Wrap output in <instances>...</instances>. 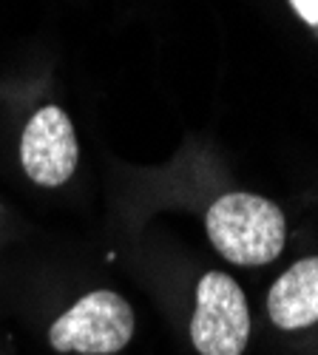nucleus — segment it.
Wrapping results in <instances>:
<instances>
[{
  "instance_id": "nucleus-6",
  "label": "nucleus",
  "mask_w": 318,
  "mask_h": 355,
  "mask_svg": "<svg viewBox=\"0 0 318 355\" xmlns=\"http://www.w3.org/2000/svg\"><path fill=\"white\" fill-rule=\"evenodd\" d=\"M293 9L307 20V23H318V0H290Z\"/></svg>"
},
{
  "instance_id": "nucleus-4",
  "label": "nucleus",
  "mask_w": 318,
  "mask_h": 355,
  "mask_svg": "<svg viewBox=\"0 0 318 355\" xmlns=\"http://www.w3.org/2000/svg\"><path fill=\"white\" fill-rule=\"evenodd\" d=\"M77 137L63 108L46 105L26 123L20 139V159L26 176L43 188H57L71 180L77 168Z\"/></svg>"
},
{
  "instance_id": "nucleus-1",
  "label": "nucleus",
  "mask_w": 318,
  "mask_h": 355,
  "mask_svg": "<svg viewBox=\"0 0 318 355\" xmlns=\"http://www.w3.org/2000/svg\"><path fill=\"white\" fill-rule=\"evenodd\" d=\"M205 227L211 245L239 268H262L284 250L287 222L276 202L256 193H224L216 199Z\"/></svg>"
},
{
  "instance_id": "nucleus-3",
  "label": "nucleus",
  "mask_w": 318,
  "mask_h": 355,
  "mask_svg": "<svg viewBox=\"0 0 318 355\" xmlns=\"http://www.w3.org/2000/svg\"><path fill=\"white\" fill-rule=\"evenodd\" d=\"M250 338V313L242 287L227 273H205L196 287L191 341L199 355H242Z\"/></svg>"
},
{
  "instance_id": "nucleus-5",
  "label": "nucleus",
  "mask_w": 318,
  "mask_h": 355,
  "mask_svg": "<svg viewBox=\"0 0 318 355\" xmlns=\"http://www.w3.org/2000/svg\"><path fill=\"white\" fill-rule=\"evenodd\" d=\"M267 315L281 330H301L318 321V256L287 268L267 295Z\"/></svg>"
},
{
  "instance_id": "nucleus-2",
  "label": "nucleus",
  "mask_w": 318,
  "mask_h": 355,
  "mask_svg": "<svg viewBox=\"0 0 318 355\" xmlns=\"http://www.w3.org/2000/svg\"><path fill=\"white\" fill-rule=\"evenodd\" d=\"M134 336V310L114 290H94L51 324L48 341L57 352L111 355Z\"/></svg>"
}]
</instances>
